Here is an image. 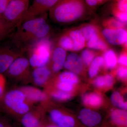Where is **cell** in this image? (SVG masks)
<instances>
[{"label":"cell","mask_w":127,"mask_h":127,"mask_svg":"<svg viewBox=\"0 0 127 127\" xmlns=\"http://www.w3.org/2000/svg\"><path fill=\"white\" fill-rule=\"evenodd\" d=\"M46 13L23 22L9 37L20 43L27 50L32 44L46 39L50 27L46 20Z\"/></svg>","instance_id":"cell-1"},{"label":"cell","mask_w":127,"mask_h":127,"mask_svg":"<svg viewBox=\"0 0 127 127\" xmlns=\"http://www.w3.org/2000/svg\"><path fill=\"white\" fill-rule=\"evenodd\" d=\"M85 10V4L82 0H58L49 11L51 18L63 23L79 19Z\"/></svg>","instance_id":"cell-2"},{"label":"cell","mask_w":127,"mask_h":127,"mask_svg":"<svg viewBox=\"0 0 127 127\" xmlns=\"http://www.w3.org/2000/svg\"><path fill=\"white\" fill-rule=\"evenodd\" d=\"M26 51L20 43L10 37L0 42V73L6 71L13 62Z\"/></svg>","instance_id":"cell-3"},{"label":"cell","mask_w":127,"mask_h":127,"mask_svg":"<svg viewBox=\"0 0 127 127\" xmlns=\"http://www.w3.org/2000/svg\"><path fill=\"white\" fill-rule=\"evenodd\" d=\"M30 0H11L1 17L12 30L20 25L29 7Z\"/></svg>","instance_id":"cell-4"},{"label":"cell","mask_w":127,"mask_h":127,"mask_svg":"<svg viewBox=\"0 0 127 127\" xmlns=\"http://www.w3.org/2000/svg\"><path fill=\"white\" fill-rule=\"evenodd\" d=\"M51 43L48 39H44L37 42L27 49L29 52L30 65L34 68L46 66L51 55Z\"/></svg>","instance_id":"cell-5"},{"label":"cell","mask_w":127,"mask_h":127,"mask_svg":"<svg viewBox=\"0 0 127 127\" xmlns=\"http://www.w3.org/2000/svg\"><path fill=\"white\" fill-rule=\"evenodd\" d=\"M27 98L22 91L14 90L7 93L2 100L6 107L15 113L24 115L30 110V107L26 102Z\"/></svg>","instance_id":"cell-6"},{"label":"cell","mask_w":127,"mask_h":127,"mask_svg":"<svg viewBox=\"0 0 127 127\" xmlns=\"http://www.w3.org/2000/svg\"><path fill=\"white\" fill-rule=\"evenodd\" d=\"M58 0H34L32 4L29 6L26 13L23 17L22 22L45 14L47 11L50 10L53 7Z\"/></svg>","instance_id":"cell-7"},{"label":"cell","mask_w":127,"mask_h":127,"mask_svg":"<svg viewBox=\"0 0 127 127\" xmlns=\"http://www.w3.org/2000/svg\"><path fill=\"white\" fill-rule=\"evenodd\" d=\"M102 33L107 40L112 45H120L127 42V32L123 28L105 29Z\"/></svg>","instance_id":"cell-8"},{"label":"cell","mask_w":127,"mask_h":127,"mask_svg":"<svg viewBox=\"0 0 127 127\" xmlns=\"http://www.w3.org/2000/svg\"><path fill=\"white\" fill-rule=\"evenodd\" d=\"M30 65L28 59L21 56L13 62L7 71L13 76H21L28 72Z\"/></svg>","instance_id":"cell-9"},{"label":"cell","mask_w":127,"mask_h":127,"mask_svg":"<svg viewBox=\"0 0 127 127\" xmlns=\"http://www.w3.org/2000/svg\"><path fill=\"white\" fill-rule=\"evenodd\" d=\"M79 118L84 125L89 127H95L101 122V116L100 114L89 109H82Z\"/></svg>","instance_id":"cell-10"},{"label":"cell","mask_w":127,"mask_h":127,"mask_svg":"<svg viewBox=\"0 0 127 127\" xmlns=\"http://www.w3.org/2000/svg\"><path fill=\"white\" fill-rule=\"evenodd\" d=\"M50 117L52 122L59 127H75V120L72 117L64 114L58 110H52L50 112Z\"/></svg>","instance_id":"cell-11"},{"label":"cell","mask_w":127,"mask_h":127,"mask_svg":"<svg viewBox=\"0 0 127 127\" xmlns=\"http://www.w3.org/2000/svg\"><path fill=\"white\" fill-rule=\"evenodd\" d=\"M64 66L67 69L77 73L81 72L83 68V64L81 58L74 53L68 55L67 60L65 61Z\"/></svg>","instance_id":"cell-12"},{"label":"cell","mask_w":127,"mask_h":127,"mask_svg":"<svg viewBox=\"0 0 127 127\" xmlns=\"http://www.w3.org/2000/svg\"><path fill=\"white\" fill-rule=\"evenodd\" d=\"M66 52L65 50L61 47H57L53 51L52 59L53 61V70L58 72L62 68L65 62Z\"/></svg>","instance_id":"cell-13"},{"label":"cell","mask_w":127,"mask_h":127,"mask_svg":"<svg viewBox=\"0 0 127 127\" xmlns=\"http://www.w3.org/2000/svg\"><path fill=\"white\" fill-rule=\"evenodd\" d=\"M50 75V70L45 66L35 68L32 73L34 82L40 86L46 82Z\"/></svg>","instance_id":"cell-14"},{"label":"cell","mask_w":127,"mask_h":127,"mask_svg":"<svg viewBox=\"0 0 127 127\" xmlns=\"http://www.w3.org/2000/svg\"><path fill=\"white\" fill-rule=\"evenodd\" d=\"M41 116L35 112H27L24 114L21 119V122L24 127H40Z\"/></svg>","instance_id":"cell-15"},{"label":"cell","mask_w":127,"mask_h":127,"mask_svg":"<svg viewBox=\"0 0 127 127\" xmlns=\"http://www.w3.org/2000/svg\"><path fill=\"white\" fill-rule=\"evenodd\" d=\"M24 93L27 99L32 102L42 101L46 97V94L36 88L31 87H27L23 88Z\"/></svg>","instance_id":"cell-16"},{"label":"cell","mask_w":127,"mask_h":127,"mask_svg":"<svg viewBox=\"0 0 127 127\" xmlns=\"http://www.w3.org/2000/svg\"><path fill=\"white\" fill-rule=\"evenodd\" d=\"M70 37L72 40L73 43L72 50L78 51L84 48L86 40L80 31L76 30L71 32Z\"/></svg>","instance_id":"cell-17"},{"label":"cell","mask_w":127,"mask_h":127,"mask_svg":"<svg viewBox=\"0 0 127 127\" xmlns=\"http://www.w3.org/2000/svg\"><path fill=\"white\" fill-rule=\"evenodd\" d=\"M111 119L114 124L119 127L127 126V112L120 110L114 111L111 114Z\"/></svg>","instance_id":"cell-18"},{"label":"cell","mask_w":127,"mask_h":127,"mask_svg":"<svg viewBox=\"0 0 127 127\" xmlns=\"http://www.w3.org/2000/svg\"><path fill=\"white\" fill-rule=\"evenodd\" d=\"M87 46L90 48L98 50H105L107 48L106 44L99 38L97 34L94 35L88 40Z\"/></svg>","instance_id":"cell-19"},{"label":"cell","mask_w":127,"mask_h":127,"mask_svg":"<svg viewBox=\"0 0 127 127\" xmlns=\"http://www.w3.org/2000/svg\"><path fill=\"white\" fill-rule=\"evenodd\" d=\"M14 31L2 17H0V42L7 39Z\"/></svg>","instance_id":"cell-20"},{"label":"cell","mask_w":127,"mask_h":127,"mask_svg":"<svg viewBox=\"0 0 127 127\" xmlns=\"http://www.w3.org/2000/svg\"><path fill=\"white\" fill-rule=\"evenodd\" d=\"M83 100L85 104L94 107L99 106L102 102L101 98L100 95L95 93L85 95Z\"/></svg>","instance_id":"cell-21"},{"label":"cell","mask_w":127,"mask_h":127,"mask_svg":"<svg viewBox=\"0 0 127 127\" xmlns=\"http://www.w3.org/2000/svg\"><path fill=\"white\" fill-rule=\"evenodd\" d=\"M103 62L104 59L101 57H97L93 61L89 71V74L90 77H93L97 74Z\"/></svg>","instance_id":"cell-22"},{"label":"cell","mask_w":127,"mask_h":127,"mask_svg":"<svg viewBox=\"0 0 127 127\" xmlns=\"http://www.w3.org/2000/svg\"><path fill=\"white\" fill-rule=\"evenodd\" d=\"M114 79L111 75H108L101 76L96 78L95 85L98 87H111L113 84Z\"/></svg>","instance_id":"cell-23"},{"label":"cell","mask_w":127,"mask_h":127,"mask_svg":"<svg viewBox=\"0 0 127 127\" xmlns=\"http://www.w3.org/2000/svg\"><path fill=\"white\" fill-rule=\"evenodd\" d=\"M104 57L107 67L112 68L116 66L117 63V57L113 51L109 50L107 51L104 54Z\"/></svg>","instance_id":"cell-24"},{"label":"cell","mask_w":127,"mask_h":127,"mask_svg":"<svg viewBox=\"0 0 127 127\" xmlns=\"http://www.w3.org/2000/svg\"><path fill=\"white\" fill-rule=\"evenodd\" d=\"M111 101L113 104L121 109H127V103L124 102L120 94L114 92L111 96Z\"/></svg>","instance_id":"cell-25"},{"label":"cell","mask_w":127,"mask_h":127,"mask_svg":"<svg viewBox=\"0 0 127 127\" xmlns=\"http://www.w3.org/2000/svg\"><path fill=\"white\" fill-rule=\"evenodd\" d=\"M60 81L65 82L71 84H75L78 81L77 76L70 72H64L59 76Z\"/></svg>","instance_id":"cell-26"},{"label":"cell","mask_w":127,"mask_h":127,"mask_svg":"<svg viewBox=\"0 0 127 127\" xmlns=\"http://www.w3.org/2000/svg\"><path fill=\"white\" fill-rule=\"evenodd\" d=\"M59 44L61 47L64 50H72L73 48L72 40L68 36L64 35L62 36L59 40Z\"/></svg>","instance_id":"cell-27"},{"label":"cell","mask_w":127,"mask_h":127,"mask_svg":"<svg viewBox=\"0 0 127 127\" xmlns=\"http://www.w3.org/2000/svg\"><path fill=\"white\" fill-rule=\"evenodd\" d=\"M80 31L85 39L88 40L94 34H96V31L93 26L88 25L84 27L81 29Z\"/></svg>","instance_id":"cell-28"},{"label":"cell","mask_w":127,"mask_h":127,"mask_svg":"<svg viewBox=\"0 0 127 127\" xmlns=\"http://www.w3.org/2000/svg\"><path fill=\"white\" fill-rule=\"evenodd\" d=\"M94 56V53L90 50H85L82 53L81 57L83 61L87 65L93 61Z\"/></svg>","instance_id":"cell-29"},{"label":"cell","mask_w":127,"mask_h":127,"mask_svg":"<svg viewBox=\"0 0 127 127\" xmlns=\"http://www.w3.org/2000/svg\"><path fill=\"white\" fill-rule=\"evenodd\" d=\"M52 96L54 98L61 100H68L71 97V95L69 94L61 91L53 93Z\"/></svg>","instance_id":"cell-30"},{"label":"cell","mask_w":127,"mask_h":127,"mask_svg":"<svg viewBox=\"0 0 127 127\" xmlns=\"http://www.w3.org/2000/svg\"><path fill=\"white\" fill-rule=\"evenodd\" d=\"M58 88L61 91L67 92L71 91L72 84L65 82L60 81L58 85Z\"/></svg>","instance_id":"cell-31"},{"label":"cell","mask_w":127,"mask_h":127,"mask_svg":"<svg viewBox=\"0 0 127 127\" xmlns=\"http://www.w3.org/2000/svg\"><path fill=\"white\" fill-rule=\"evenodd\" d=\"M11 0H0V17H1Z\"/></svg>","instance_id":"cell-32"},{"label":"cell","mask_w":127,"mask_h":127,"mask_svg":"<svg viewBox=\"0 0 127 127\" xmlns=\"http://www.w3.org/2000/svg\"><path fill=\"white\" fill-rule=\"evenodd\" d=\"M5 83L4 78L0 73V99L2 98L4 91Z\"/></svg>","instance_id":"cell-33"},{"label":"cell","mask_w":127,"mask_h":127,"mask_svg":"<svg viewBox=\"0 0 127 127\" xmlns=\"http://www.w3.org/2000/svg\"><path fill=\"white\" fill-rule=\"evenodd\" d=\"M105 0H85L88 5L89 6L94 7L104 2Z\"/></svg>","instance_id":"cell-34"},{"label":"cell","mask_w":127,"mask_h":127,"mask_svg":"<svg viewBox=\"0 0 127 127\" xmlns=\"http://www.w3.org/2000/svg\"><path fill=\"white\" fill-rule=\"evenodd\" d=\"M118 75L122 78H125L127 77V68L124 67H120L118 71Z\"/></svg>","instance_id":"cell-35"},{"label":"cell","mask_w":127,"mask_h":127,"mask_svg":"<svg viewBox=\"0 0 127 127\" xmlns=\"http://www.w3.org/2000/svg\"><path fill=\"white\" fill-rule=\"evenodd\" d=\"M117 18L119 19L121 22L123 23H126L127 22V13L125 12L120 13L117 15Z\"/></svg>","instance_id":"cell-36"},{"label":"cell","mask_w":127,"mask_h":127,"mask_svg":"<svg viewBox=\"0 0 127 127\" xmlns=\"http://www.w3.org/2000/svg\"><path fill=\"white\" fill-rule=\"evenodd\" d=\"M119 63L122 64V65H127V56L125 55H123L121 56L119 60Z\"/></svg>","instance_id":"cell-37"},{"label":"cell","mask_w":127,"mask_h":127,"mask_svg":"<svg viewBox=\"0 0 127 127\" xmlns=\"http://www.w3.org/2000/svg\"><path fill=\"white\" fill-rule=\"evenodd\" d=\"M0 127H11L7 122L3 119H0Z\"/></svg>","instance_id":"cell-38"},{"label":"cell","mask_w":127,"mask_h":127,"mask_svg":"<svg viewBox=\"0 0 127 127\" xmlns=\"http://www.w3.org/2000/svg\"><path fill=\"white\" fill-rule=\"evenodd\" d=\"M112 26L117 28H121L123 26L122 23H120L119 22L114 21L112 22Z\"/></svg>","instance_id":"cell-39"},{"label":"cell","mask_w":127,"mask_h":127,"mask_svg":"<svg viewBox=\"0 0 127 127\" xmlns=\"http://www.w3.org/2000/svg\"><path fill=\"white\" fill-rule=\"evenodd\" d=\"M45 127H60L56 125H48Z\"/></svg>","instance_id":"cell-40"},{"label":"cell","mask_w":127,"mask_h":127,"mask_svg":"<svg viewBox=\"0 0 127 127\" xmlns=\"http://www.w3.org/2000/svg\"></svg>","instance_id":"cell-41"}]
</instances>
